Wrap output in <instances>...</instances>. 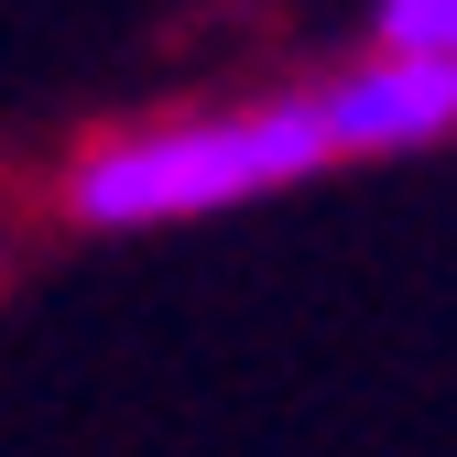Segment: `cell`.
<instances>
[{"label":"cell","mask_w":457,"mask_h":457,"mask_svg":"<svg viewBox=\"0 0 457 457\" xmlns=\"http://www.w3.org/2000/svg\"><path fill=\"white\" fill-rule=\"evenodd\" d=\"M446 131H457V66L370 44L360 66H327L283 98L186 109V120H142V131L87 142L77 175H66V218L77 228H186V218L262 207L283 186L327 175V163L425 153Z\"/></svg>","instance_id":"6da1fadb"},{"label":"cell","mask_w":457,"mask_h":457,"mask_svg":"<svg viewBox=\"0 0 457 457\" xmlns=\"http://www.w3.org/2000/svg\"><path fill=\"white\" fill-rule=\"evenodd\" d=\"M370 44L381 54H425V66H457V0H381Z\"/></svg>","instance_id":"7a4b0ae2"}]
</instances>
